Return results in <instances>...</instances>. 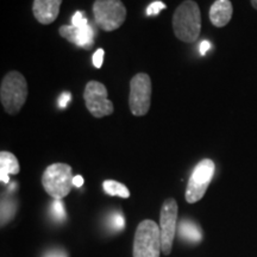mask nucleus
I'll return each instance as SVG.
<instances>
[{"mask_svg": "<svg viewBox=\"0 0 257 257\" xmlns=\"http://www.w3.org/2000/svg\"><path fill=\"white\" fill-rule=\"evenodd\" d=\"M173 30L176 38L185 43H194L201 31V14L199 5L186 0L175 10L173 16Z\"/></svg>", "mask_w": 257, "mask_h": 257, "instance_id": "1", "label": "nucleus"}, {"mask_svg": "<svg viewBox=\"0 0 257 257\" xmlns=\"http://www.w3.org/2000/svg\"><path fill=\"white\" fill-rule=\"evenodd\" d=\"M28 98L27 80L19 72L6 74L0 86V101L9 114H17Z\"/></svg>", "mask_w": 257, "mask_h": 257, "instance_id": "2", "label": "nucleus"}, {"mask_svg": "<svg viewBox=\"0 0 257 257\" xmlns=\"http://www.w3.org/2000/svg\"><path fill=\"white\" fill-rule=\"evenodd\" d=\"M73 179L72 167L66 163H54L44 170L42 185L53 199H63L72 191Z\"/></svg>", "mask_w": 257, "mask_h": 257, "instance_id": "3", "label": "nucleus"}, {"mask_svg": "<svg viewBox=\"0 0 257 257\" xmlns=\"http://www.w3.org/2000/svg\"><path fill=\"white\" fill-rule=\"evenodd\" d=\"M161 251L160 226L154 220H143L135 233L134 257H160Z\"/></svg>", "mask_w": 257, "mask_h": 257, "instance_id": "4", "label": "nucleus"}, {"mask_svg": "<svg viewBox=\"0 0 257 257\" xmlns=\"http://www.w3.org/2000/svg\"><path fill=\"white\" fill-rule=\"evenodd\" d=\"M93 16L101 30L114 31L126 19V8L120 0H95L93 4Z\"/></svg>", "mask_w": 257, "mask_h": 257, "instance_id": "5", "label": "nucleus"}, {"mask_svg": "<svg viewBox=\"0 0 257 257\" xmlns=\"http://www.w3.org/2000/svg\"><path fill=\"white\" fill-rule=\"evenodd\" d=\"M216 172L214 162L210 159H204L193 169L191 178L188 180L185 198L189 204H194L201 200L210 186Z\"/></svg>", "mask_w": 257, "mask_h": 257, "instance_id": "6", "label": "nucleus"}, {"mask_svg": "<svg viewBox=\"0 0 257 257\" xmlns=\"http://www.w3.org/2000/svg\"><path fill=\"white\" fill-rule=\"evenodd\" d=\"M152 79L146 73H138L130 81L128 106L134 115H146L152 102Z\"/></svg>", "mask_w": 257, "mask_h": 257, "instance_id": "7", "label": "nucleus"}, {"mask_svg": "<svg viewBox=\"0 0 257 257\" xmlns=\"http://www.w3.org/2000/svg\"><path fill=\"white\" fill-rule=\"evenodd\" d=\"M87 110L93 117L102 118L113 113V104L107 99V88L99 81H89L83 91Z\"/></svg>", "mask_w": 257, "mask_h": 257, "instance_id": "8", "label": "nucleus"}, {"mask_svg": "<svg viewBox=\"0 0 257 257\" xmlns=\"http://www.w3.org/2000/svg\"><path fill=\"white\" fill-rule=\"evenodd\" d=\"M176 221H178V204L173 198L166 199L160 213V233L162 252L169 255L172 252L173 242L175 238Z\"/></svg>", "mask_w": 257, "mask_h": 257, "instance_id": "9", "label": "nucleus"}, {"mask_svg": "<svg viewBox=\"0 0 257 257\" xmlns=\"http://www.w3.org/2000/svg\"><path fill=\"white\" fill-rule=\"evenodd\" d=\"M59 32L61 37L86 50H89L94 46V30L86 17L76 25H62Z\"/></svg>", "mask_w": 257, "mask_h": 257, "instance_id": "10", "label": "nucleus"}, {"mask_svg": "<svg viewBox=\"0 0 257 257\" xmlns=\"http://www.w3.org/2000/svg\"><path fill=\"white\" fill-rule=\"evenodd\" d=\"M62 0H34L32 12L38 23L49 25L59 17Z\"/></svg>", "mask_w": 257, "mask_h": 257, "instance_id": "11", "label": "nucleus"}, {"mask_svg": "<svg viewBox=\"0 0 257 257\" xmlns=\"http://www.w3.org/2000/svg\"><path fill=\"white\" fill-rule=\"evenodd\" d=\"M233 8L230 0H216L210 9V21L217 28L229 24L232 18Z\"/></svg>", "mask_w": 257, "mask_h": 257, "instance_id": "12", "label": "nucleus"}, {"mask_svg": "<svg viewBox=\"0 0 257 257\" xmlns=\"http://www.w3.org/2000/svg\"><path fill=\"white\" fill-rule=\"evenodd\" d=\"M21 170L19 162L12 153H0V180L3 184H9L10 175H17Z\"/></svg>", "mask_w": 257, "mask_h": 257, "instance_id": "13", "label": "nucleus"}, {"mask_svg": "<svg viewBox=\"0 0 257 257\" xmlns=\"http://www.w3.org/2000/svg\"><path fill=\"white\" fill-rule=\"evenodd\" d=\"M178 232L180 238L188 243H199L202 239V231L200 226L191 219H184L180 221Z\"/></svg>", "mask_w": 257, "mask_h": 257, "instance_id": "14", "label": "nucleus"}, {"mask_svg": "<svg viewBox=\"0 0 257 257\" xmlns=\"http://www.w3.org/2000/svg\"><path fill=\"white\" fill-rule=\"evenodd\" d=\"M102 188L111 197H120L126 199L130 197V191L126 186L114 180H106L102 182Z\"/></svg>", "mask_w": 257, "mask_h": 257, "instance_id": "15", "label": "nucleus"}, {"mask_svg": "<svg viewBox=\"0 0 257 257\" xmlns=\"http://www.w3.org/2000/svg\"><path fill=\"white\" fill-rule=\"evenodd\" d=\"M16 213L15 202L8 200V199H3L2 200V224L4 225L9 220L12 219V217Z\"/></svg>", "mask_w": 257, "mask_h": 257, "instance_id": "16", "label": "nucleus"}, {"mask_svg": "<svg viewBox=\"0 0 257 257\" xmlns=\"http://www.w3.org/2000/svg\"><path fill=\"white\" fill-rule=\"evenodd\" d=\"M51 216L56 221H63L66 219V210L62 199H54L51 204Z\"/></svg>", "mask_w": 257, "mask_h": 257, "instance_id": "17", "label": "nucleus"}, {"mask_svg": "<svg viewBox=\"0 0 257 257\" xmlns=\"http://www.w3.org/2000/svg\"><path fill=\"white\" fill-rule=\"evenodd\" d=\"M108 225H110V229L113 231H121L125 226V219L123 214L119 213V212H114L110 216V219H108Z\"/></svg>", "mask_w": 257, "mask_h": 257, "instance_id": "18", "label": "nucleus"}, {"mask_svg": "<svg viewBox=\"0 0 257 257\" xmlns=\"http://www.w3.org/2000/svg\"><path fill=\"white\" fill-rule=\"evenodd\" d=\"M166 8H167V6H166L165 3H162V2H154L149 6H148L147 15L148 16H157L161 11H162V10H165Z\"/></svg>", "mask_w": 257, "mask_h": 257, "instance_id": "19", "label": "nucleus"}, {"mask_svg": "<svg viewBox=\"0 0 257 257\" xmlns=\"http://www.w3.org/2000/svg\"><path fill=\"white\" fill-rule=\"evenodd\" d=\"M104 55H105V51H104V49H101V48L93 54L92 61H93V66H94L95 68L100 69L102 67V62H104Z\"/></svg>", "mask_w": 257, "mask_h": 257, "instance_id": "20", "label": "nucleus"}, {"mask_svg": "<svg viewBox=\"0 0 257 257\" xmlns=\"http://www.w3.org/2000/svg\"><path fill=\"white\" fill-rule=\"evenodd\" d=\"M72 100V94H70L69 92H64L61 94L60 99H59V105L60 107L62 108H66L67 105H68V102Z\"/></svg>", "mask_w": 257, "mask_h": 257, "instance_id": "21", "label": "nucleus"}, {"mask_svg": "<svg viewBox=\"0 0 257 257\" xmlns=\"http://www.w3.org/2000/svg\"><path fill=\"white\" fill-rule=\"evenodd\" d=\"M44 257H68L67 256V253L63 251V250H60V249H54V250H50V251H48Z\"/></svg>", "mask_w": 257, "mask_h": 257, "instance_id": "22", "label": "nucleus"}, {"mask_svg": "<svg viewBox=\"0 0 257 257\" xmlns=\"http://www.w3.org/2000/svg\"><path fill=\"white\" fill-rule=\"evenodd\" d=\"M210 48H211L210 42H207V41L201 42V44H200V54H201V55H205V54L207 53Z\"/></svg>", "mask_w": 257, "mask_h": 257, "instance_id": "23", "label": "nucleus"}, {"mask_svg": "<svg viewBox=\"0 0 257 257\" xmlns=\"http://www.w3.org/2000/svg\"><path fill=\"white\" fill-rule=\"evenodd\" d=\"M73 185L75 186V187H81V186L83 185V178L81 175H76L74 176L73 179Z\"/></svg>", "mask_w": 257, "mask_h": 257, "instance_id": "24", "label": "nucleus"}, {"mask_svg": "<svg viewBox=\"0 0 257 257\" xmlns=\"http://www.w3.org/2000/svg\"><path fill=\"white\" fill-rule=\"evenodd\" d=\"M251 5L253 9L257 10V0H251Z\"/></svg>", "mask_w": 257, "mask_h": 257, "instance_id": "25", "label": "nucleus"}]
</instances>
